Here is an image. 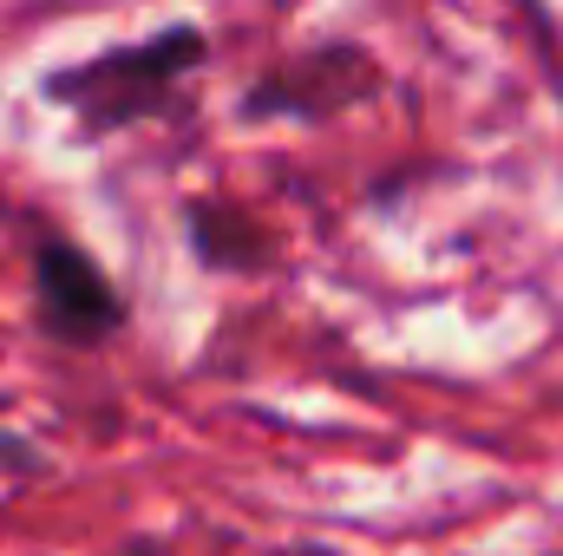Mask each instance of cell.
<instances>
[{
	"instance_id": "6da1fadb",
	"label": "cell",
	"mask_w": 563,
	"mask_h": 556,
	"mask_svg": "<svg viewBox=\"0 0 563 556\" xmlns=\"http://www.w3.org/2000/svg\"><path fill=\"white\" fill-rule=\"evenodd\" d=\"M210 26L203 20H164L139 40H119V46H99L86 59H66V66H46L40 73V99L59 105L86 144H106L119 132H139V125H164L184 112V92L190 79L210 66Z\"/></svg>"
},
{
	"instance_id": "7a4b0ae2",
	"label": "cell",
	"mask_w": 563,
	"mask_h": 556,
	"mask_svg": "<svg viewBox=\"0 0 563 556\" xmlns=\"http://www.w3.org/2000/svg\"><path fill=\"white\" fill-rule=\"evenodd\" d=\"M26 308L33 327L66 354H99L132 334V294L59 223L26 216Z\"/></svg>"
},
{
	"instance_id": "3957f363",
	"label": "cell",
	"mask_w": 563,
	"mask_h": 556,
	"mask_svg": "<svg viewBox=\"0 0 563 556\" xmlns=\"http://www.w3.org/2000/svg\"><path fill=\"white\" fill-rule=\"evenodd\" d=\"M387 66L367 40L354 33H328L295 46L288 59L263 66L243 92H236V125L263 132V125H334L341 112L380 99Z\"/></svg>"
},
{
	"instance_id": "277c9868",
	"label": "cell",
	"mask_w": 563,
	"mask_h": 556,
	"mask_svg": "<svg viewBox=\"0 0 563 556\" xmlns=\"http://www.w3.org/2000/svg\"><path fill=\"white\" fill-rule=\"evenodd\" d=\"M177 223H184V249L197 269L210 276H269L282 256V236L263 210H250L243 197L230 190H190L177 203Z\"/></svg>"
},
{
	"instance_id": "5b68a950",
	"label": "cell",
	"mask_w": 563,
	"mask_h": 556,
	"mask_svg": "<svg viewBox=\"0 0 563 556\" xmlns=\"http://www.w3.org/2000/svg\"><path fill=\"white\" fill-rule=\"evenodd\" d=\"M53 458L40 452V438H26V432H0V478H40Z\"/></svg>"
},
{
	"instance_id": "8992f818",
	"label": "cell",
	"mask_w": 563,
	"mask_h": 556,
	"mask_svg": "<svg viewBox=\"0 0 563 556\" xmlns=\"http://www.w3.org/2000/svg\"><path fill=\"white\" fill-rule=\"evenodd\" d=\"M420 177H426V164H407V170H394V177H374V184H367V203H374V210H394Z\"/></svg>"
}]
</instances>
